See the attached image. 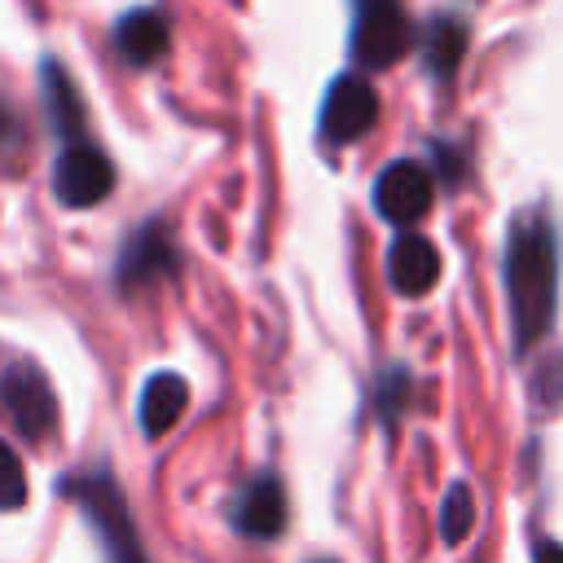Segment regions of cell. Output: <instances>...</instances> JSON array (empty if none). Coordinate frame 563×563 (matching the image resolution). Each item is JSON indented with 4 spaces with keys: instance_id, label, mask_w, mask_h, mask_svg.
Returning a JSON list of instances; mask_svg holds the SVG:
<instances>
[{
    "instance_id": "cell-17",
    "label": "cell",
    "mask_w": 563,
    "mask_h": 563,
    "mask_svg": "<svg viewBox=\"0 0 563 563\" xmlns=\"http://www.w3.org/2000/svg\"><path fill=\"white\" fill-rule=\"evenodd\" d=\"M532 405L537 413H550L563 405V356H550L545 365H537L532 374Z\"/></svg>"
},
{
    "instance_id": "cell-12",
    "label": "cell",
    "mask_w": 563,
    "mask_h": 563,
    "mask_svg": "<svg viewBox=\"0 0 563 563\" xmlns=\"http://www.w3.org/2000/svg\"><path fill=\"white\" fill-rule=\"evenodd\" d=\"M466 57V22L457 13H435L422 22V66L431 79L449 84Z\"/></svg>"
},
{
    "instance_id": "cell-15",
    "label": "cell",
    "mask_w": 563,
    "mask_h": 563,
    "mask_svg": "<svg viewBox=\"0 0 563 563\" xmlns=\"http://www.w3.org/2000/svg\"><path fill=\"white\" fill-rule=\"evenodd\" d=\"M471 528H475V493H471V484L457 479V484H449V493L440 501V541L462 545L471 537Z\"/></svg>"
},
{
    "instance_id": "cell-9",
    "label": "cell",
    "mask_w": 563,
    "mask_h": 563,
    "mask_svg": "<svg viewBox=\"0 0 563 563\" xmlns=\"http://www.w3.org/2000/svg\"><path fill=\"white\" fill-rule=\"evenodd\" d=\"M176 264H180L176 238L167 233L163 220H150V224H141V229L128 238V246H123V255H119V268H114V282H119L123 290H136V286H150V282H158V277H172Z\"/></svg>"
},
{
    "instance_id": "cell-22",
    "label": "cell",
    "mask_w": 563,
    "mask_h": 563,
    "mask_svg": "<svg viewBox=\"0 0 563 563\" xmlns=\"http://www.w3.org/2000/svg\"><path fill=\"white\" fill-rule=\"evenodd\" d=\"M312 563H334V559H312Z\"/></svg>"
},
{
    "instance_id": "cell-6",
    "label": "cell",
    "mask_w": 563,
    "mask_h": 563,
    "mask_svg": "<svg viewBox=\"0 0 563 563\" xmlns=\"http://www.w3.org/2000/svg\"><path fill=\"white\" fill-rule=\"evenodd\" d=\"M114 189V163L88 145V141H70L57 163H53V194L62 207H97L106 194Z\"/></svg>"
},
{
    "instance_id": "cell-8",
    "label": "cell",
    "mask_w": 563,
    "mask_h": 563,
    "mask_svg": "<svg viewBox=\"0 0 563 563\" xmlns=\"http://www.w3.org/2000/svg\"><path fill=\"white\" fill-rule=\"evenodd\" d=\"M229 523L246 541H260V545L264 541H277L282 528H286V488H282V479L273 471L251 475L238 488L233 506H229Z\"/></svg>"
},
{
    "instance_id": "cell-19",
    "label": "cell",
    "mask_w": 563,
    "mask_h": 563,
    "mask_svg": "<svg viewBox=\"0 0 563 563\" xmlns=\"http://www.w3.org/2000/svg\"><path fill=\"white\" fill-rule=\"evenodd\" d=\"M532 563H563V545L550 541V537H537L532 541Z\"/></svg>"
},
{
    "instance_id": "cell-11",
    "label": "cell",
    "mask_w": 563,
    "mask_h": 563,
    "mask_svg": "<svg viewBox=\"0 0 563 563\" xmlns=\"http://www.w3.org/2000/svg\"><path fill=\"white\" fill-rule=\"evenodd\" d=\"M172 44V26L158 9H132L114 26V48L128 66H154Z\"/></svg>"
},
{
    "instance_id": "cell-2",
    "label": "cell",
    "mask_w": 563,
    "mask_h": 563,
    "mask_svg": "<svg viewBox=\"0 0 563 563\" xmlns=\"http://www.w3.org/2000/svg\"><path fill=\"white\" fill-rule=\"evenodd\" d=\"M62 493L84 510V519L92 523L101 550L110 563H150L145 559V545H141V532L132 523V510H128V497L123 488L114 484V475L106 466H92V471H75L62 479Z\"/></svg>"
},
{
    "instance_id": "cell-4",
    "label": "cell",
    "mask_w": 563,
    "mask_h": 563,
    "mask_svg": "<svg viewBox=\"0 0 563 563\" xmlns=\"http://www.w3.org/2000/svg\"><path fill=\"white\" fill-rule=\"evenodd\" d=\"M435 198V172L418 158H396L374 180V211L387 224H413L427 216Z\"/></svg>"
},
{
    "instance_id": "cell-7",
    "label": "cell",
    "mask_w": 563,
    "mask_h": 563,
    "mask_svg": "<svg viewBox=\"0 0 563 563\" xmlns=\"http://www.w3.org/2000/svg\"><path fill=\"white\" fill-rule=\"evenodd\" d=\"M0 405H4V413L13 418V427L26 440H44L53 431V422H57L53 387H48V378L31 361H18V365L4 369V378H0Z\"/></svg>"
},
{
    "instance_id": "cell-3",
    "label": "cell",
    "mask_w": 563,
    "mask_h": 563,
    "mask_svg": "<svg viewBox=\"0 0 563 563\" xmlns=\"http://www.w3.org/2000/svg\"><path fill=\"white\" fill-rule=\"evenodd\" d=\"M413 44V22L400 0H352V62L361 70H383L400 62Z\"/></svg>"
},
{
    "instance_id": "cell-18",
    "label": "cell",
    "mask_w": 563,
    "mask_h": 563,
    "mask_svg": "<svg viewBox=\"0 0 563 563\" xmlns=\"http://www.w3.org/2000/svg\"><path fill=\"white\" fill-rule=\"evenodd\" d=\"M22 501H26V471L18 453L0 440V510H18Z\"/></svg>"
},
{
    "instance_id": "cell-21",
    "label": "cell",
    "mask_w": 563,
    "mask_h": 563,
    "mask_svg": "<svg viewBox=\"0 0 563 563\" xmlns=\"http://www.w3.org/2000/svg\"><path fill=\"white\" fill-rule=\"evenodd\" d=\"M4 136H13V114L0 106V141H4Z\"/></svg>"
},
{
    "instance_id": "cell-14",
    "label": "cell",
    "mask_w": 563,
    "mask_h": 563,
    "mask_svg": "<svg viewBox=\"0 0 563 563\" xmlns=\"http://www.w3.org/2000/svg\"><path fill=\"white\" fill-rule=\"evenodd\" d=\"M40 92H44V110H48V123L53 132L70 145V141H84V101L70 84V75L57 66V62H44L40 66Z\"/></svg>"
},
{
    "instance_id": "cell-13",
    "label": "cell",
    "mask_w": 563,
    "mask_h": 563,
    "mask_svg": "<svg viewBox=\"0 0 563 563\" xmlns=\"http://www.w3.org/2000/svg\"><path fill=\"white\" fill-rule=\"evenodd\" d=\"M185 405H189V387H185V378H180V374H154V378L141 387V405H136L141 431H145L150 440L167 435V431L180 422Z\"/></svg>"
},
{
    "instance_id": "cell-16",
    "label": "cell",
    "mask_w": 563,
    "mask_h": 563,
    "mask_svg": "<svg viewBox=\"0 0 563 563\" xmlns=\"http://www.w3.org/2000/svg\"><path fill=\"white\" fill-rule=\"evenodd\" d=\"M409 396H413V378H409V369H405V365H387V369L378 374V383H374V409H378V422H383L387 431L400 422Z\"/></svg>"
},
{
    "instance_id": "cell-1",
    "label": "cell",
    "mask_w": 563,
    "mask_h": 563,
    "mask_svg": "<svg viewBox=\"0 0 563 563\" xmlns=\"http://www.w3.org/2000/svg\"><path fill=\"white\" fill-rule=\"evenodd\" d=\"M501 273H506L515 352H528L541 334H550L559 308V238L545 216L523 211L510 224Z\"/></svg>"
},
{
    "instance_id": "cell-10",
    "label": "cell",
    "mask_w": 563,
    "mask_h": 563,
    "mask_svg": "<svg viewBox=\"0 0 563 563\" xmlns=\"http://www.w3.org/2000/svg\"><path fill=\"white\" fill-rule=\"evenodd\" d=\"M440 268H444L440 264V251L422 233H400L387 246V282L400 295H427L440 282Z\"/></svg>"
},
{
    "instance_id": "cell-20",
    "label": "cell",
    "mask_w": 563,
    "mask_h": 563,
    "mask_svg": "<svg viewBox=\"0 0 563 563\" xmlns=\"http://www.w3.org/2000/svg\"><path fill=\"white\" fill-rule=\"evenodd\" d=\"M435 154L444 158V180H462L457 172H462V154H453L449 145H435Z\"/></svg>"
},
{
    "instance_id": "cell-5",
    "label": "cell",
    "mask_w": 563,
    "mask_h": 563,
    "mask_svg": "<svg viewBox=\"0 0 563 563\" xmlns=\"http://www.w3.org/2000/svg\"><path fill=\"white\" fill-rule=\"evenodd\" d=\"M378 123V92L365 75L347 70L330 84L325 106H321V136L330 145H352Z\"/></svg>"
}]
</instances>
